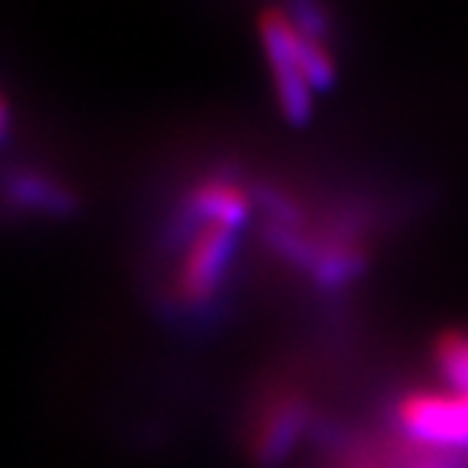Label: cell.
Here are the masks:
<instances>
[{"label": "cell", "instance_id": "obj_4", "mask_svg": "<svg viewBox=\"0 0 468 468\" xmlns=\"http://www.w3.org/2000/svg\"><path fill=\"white\" fill-rule=\"evenodd\" d=\"M6 127H9V108H6V99L0 96V136L6 133Z\"/></svg>", "mask_w": 468, "mask_h": 468}, {"label": "cell", "instance_id": "obj_1", "mask_svg": "<svg viewBox=\"0 0 468 468\" xmlns=\"http://www.w3.org/2000/svg\"><path fill=\"white\" fill-rule=\"evenodd\" d=\"M251 197L231 173L189 184L164 226L155 260V296L176 319H207L226 293L238 262V238Z\"/></svg>", "mask_w": 468, "mask_h": 468}, {"label": "cell", "instance_id": "obj_3", "mask_svg": "<svg viewBox=\"0 0 468 468\" xmlns=\"http://www.w3.org/2000/svg\"><path fill=\"white\" fill-rule=\"evenodd\" d=\"M438 364L443 376L468 395V333H454V336L441 339Z\"/></svg>", "mask_w": 468, "mask_h": 468}, {"label": "cell", "instance_id": "obj_2", "mask_svg": "<svg viewBox=\"0 0 468 468\" xmlns=\"http://www.w3.org/2000/svg\"><path fill=\"white\" fill-rule=\"evenodd\" d=\"M395 420L415 443L449 452L468 449V395L412 392L398 400Z\"/></svg>", "mask_w": 468, "mask_h": 468}]
</instances>
